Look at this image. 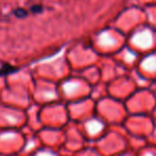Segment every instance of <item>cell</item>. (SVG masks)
<instances>
[{"label":"cell","mask_w":156,"mask_h":156,"mask_svg":"<svg viewBox=\"0 0 156 156\" xmlns=\"http://www.w3.org/2000/svg\"><path fill=\"white\" fill-rule=\"evenodd\" d=\"M133 41L137 46H140L142 48H147L152 44V37L149 32H142L137 34Z\"/></svg>","instance_id":"1"},{"label":"cell","mask_w":156,"mask_h":156,"mask_svg":"<svg viewBox=\"0 0 156 156\" xmlns=\"http://www.w3.org/2000/svg\"><path fill=\"white\" fill-rule=\"evenodd\" d=\"M103 128H104V125H103L100 121H96V120L90 121L89 123L87 124V129L91 135H96L98 133H100Z\"/></svg>","instance_id":"2"},{"label":"cell","mask_w":156,"mask_h":156,"mask_svg":"<svg viewBox=\"0 0 156 156\" xmlns=\"http://www.w3.org/2000/svg\"><path fill=\"white\" fill-rule=\"evenodd\" d=\"M142 67L149 72H153L156 69V57L151 56L142 61Z\"/></svg>","instance_id":"3"},{"label":"cell","mask_w":156,"mask_h":156,"mask_svg":"<svg viewBox=\"0 0 156 156\" xmlns=\"http://www.w3.org/2000/svg\"><path fill=\"white\" fill-rule=\"evenodd\" d=\"M77 83H66L63 87V90L66 94H72L75 91V88L77 87Z\"/></svg>","instance_id":"4"},{"label":"cell","mask_w":156,"mask_h":156,"mask_svg":"<svg viewBox=\"0 0 156 156\" xmlns=\"http://www.w3.org/2000/svg\"><path fill=\"white\" fill-rule=\"evenodd\" d=\"M14 14H15L16 17L23 18V17H26V16L28 15V12H27L25 9H17L16 11H14Z\"/></svg>","instance_id":"5"},{"label":"cell","mask_w":156,"mask_h":156,"mask_svg":"<svg viewBox=\"0 0 156 156\" xmlns=\"http://www.w3.org/2000/svg\"><path fill=\"white\" fill-rule=\"evenodd\" d=\"M101 43L104 44V45H110V44H112V41L109 40L108 37H106V35H103V37H101Z\"/></svg>","instance_id":"6"},{"label":"cell","mask_w":156,"mask_h":156,"mask_svg":"<svg viewBox=\"0 0 156 156\" xmlns=\"http://www.w3.org/2000/svg\"><path fill=\"white\" fill-rule=\"evenodd\" d=\"M42 10H43V8H42V5H33L32 8H31V11L33 12V13H40V12H42Z\"/></svg>","instance_id":"7"},{"label":"cell","mask_w":156,"mask_h":156,"mask_svg":"<svg viewBox=\"0 0 156 156\" xmlns=\"http://www.w3.org/2000/svg\"><path fill=\"white\" fill-rule=\"evenodd\" d=\"M39 156H55V155L51 153H47V152H45V153H41Z\"/></svg>","instance_id":"8"}]
</instances>
